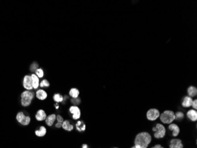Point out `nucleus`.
Returning <instances> with one entry per match:
<instances>
[{
    "mask_svg": "<svg viewBox=\"0 0 197 148\" xmlns=\"http://www.w3.org/2000/svg\"><path fill=\"white\" fill-rule=\"evenodd\" d=\"M152 141L151 136L147 132L138 134L135 140V146L137 148H147Z\"/></svg>",
    "mask_w": 197,
    "mask_h": 148,
    "instance_id": "obj_1",
    "label": "nucleus"
},
{
    "mask_svg": "<svg viewBox=\"0 0 197 148\" xmlns=\"http://www.w3.org/2000/svg\"><path fill=\"white\" fill-rule=\"evenodd\" d=\"M34 93L32 92L29 91H24L21 95V105L24 107L29 106L34 98Z\"/></svg>",
    "mask_w": 197,
    "mask_h": 148,
    "instance_id": "obj_2",
    "label": "nucleus"
},
{
    "mask_svg": "<svg viewBox=\"0 0 197 148\" xmlns=\"http://www.w3.org/2000/svg\"><path fill=\"white\" fill-rule=\"evenodd\" d=\"M160 119L162 122L165 124H171L175 119V115L172 111H165L160 115Z\"/></svg>",
    "mask_w": 197,
    "mask_h": 148,
    "instance_id": "obj_3",
    "label": "nucleus"
},
{
    "mask_svg": "<svg viewBox=\"0 0 197 148\" xmlns=\"http://www.w3.org/2000/svg\"><path fill=\"white\" fill-rule=\"evenodd\" d=\"M153 130L155 131L154 136L156 139L163 138L166 133V130L165 127L161 124H157L156 127L153 128Z\"/></svg>",
    "mask_w": 197,
    "mask_h": 148,
    "instance_id": "obj_4",
    "label": "nucleus"
},
{
    "mask_svg": "<svg viewBox=\"0 0 197 148\" xmlns=\"http://www.w3.org/2000/svg\"><path fill=\"white\" fill-rule=\"evenodd\" d=\"M16 119L20 124L24 126H27L30 123L31 119L29 116H26L23 112H19L16 116Z\"/></svg>",
    "mask_w": 197,
    "mask_h": 148,
    "instance_id": "obj_5",
    "label": "nucleus"
},
{
    "mask_svg": "<svg viewBox=\"0 0 197 148\" xmlns=\"http://www.w3.org/2000/svg\"><path fill=\"white\" fill-rule=\"evenodd\" d=\"M159 115H160V113L159 110L155 108L150 109V110L147 112V114H146L147 119L149 120H151V121L155 120L156 119H157L159 117Z\"/></svg>",
    "mask_w": 197,
    "mask_h": 148,
    "instance_id": "obj_6",
    "label": "nucleus"
},
{
    "mask_svg": "<svg viewBox=\"0 0 197 148\" xmlns=\"http://www.w3.org/2000/svg\"><path fill=\"white\" fill-rule=\"evenodd\" d=\"M23 86L25 89L28 90H31L33 88L32 86V79L31 76L30 75H26L24 78L23 80Z\"/></svg>",
    "mask_w": 197,
    "mask_h": 148,
    "instance_id": "obj_7",
    "label": "nucleus"
},
{
    "mask_svg": "<svg viewBox=\"0 0 197 148\" xmlns=\"http://www.w3.org/2000/svg\"><path fill=\"white\" fill-rule=\"evenodd\" d=\"M70 112L73 114V119L74 120H77L80 119L81 112L80 108L76 106H72L69 109Z\"/></svg>",
    "mask_w": 197,
    "mask_h": 148,
    "instance_id": "obj_8",
    "label": "nucleus"
},
{
    "mask_svg": "<svg viewBox=\"0 0 197 148\" xmlns=\"http://www.w3.org/2000/svg\"><path fill=\"white\" fill-rule=\"evenodd\" d=\"M170 148H183L184 146L182 142L179 139H172L170 142Z\"/></svg>",
    "mask_w": 197,
    "mask_h": 148,
    "instance_id": "obj_9",
    "label": "nucleus"
},
{
    "mask_svg": "<svg viewBox=\"0 0 197 148\" xmlns=\"http://www.w3.org/2000/svg\"><path fill=\"white\" fill-rule=\"evenodd\" d=\"M47 117V115L45 113V111L43 110H39L37 111V113L36 115V119L38 121H43L45 120Z\"/></svg>",
    "mask_w": 197,
    "mask_h": 148,
    "instance_id": "obj_10",
    "label": "nucleus"
},
{
    "mask_svg": "<svg viewBox=\"0 0 197 148\" xmlns=\"http://www.w3.org/2000/svg\"><path fill=\"white\" fill-rule=\"evenodd\" d=\"M169 129L173 131L172 135L173 136H177L180 132L179 127L175 124H170L169 126Z\"/></svg>",
    "mask_w": 197,
    "mask_h": 148,
    "instance_id": "obj_11",
    "label": "nucleus"
},
{
    "mask_svg": "<svg viewBox=\"0 0 197 148\" xmlns=\"http://www.w3.org/2000/svg\"><path fill=\"white\" fill-rule=\"evenodd\" d=\"M56 119V115L53 114L47 116L45 119V123L49 126H51Z\"/></svg>",
    "mask_w": 197,
    "mask_h": 148,
    "instance_id": "obj_12",
    "label": "nucleus"
},
{
    "mask_svg": "<svg viewBox=\"0 0 197 148\" xmlns=\"http://www.w3.org/2000/svg\"><path fill=\"white\" fill-rule=\"evenodd\" d=\"M36 97L39 100H44L47 98V94L44 90L40 89V90H38L36 92Z\"/></svg>",
    "mask_w": 197,
    "mask_h": 148,
    "instance_id": "obj_13",
    "label": "nucleus"
},
{
    "mask_svg": "<svg viewBox=\"0 0 197 148\" xmlns=\"http://www.w3.org/2000/svg\"><path fill=\"white\" fill-rule=\"evenodd\" d=\"M187 116L191 120L195 121L197 119V112L196 110H190V111H188Z\"/></svg>",
    "mask_w": 197,
    "mask_h": 148,
    "instance_id": "obj_14",
    "label": "nucleus"
},
{
    "mask_svg": "<svg viewBox=\"0 0 197 148\" xmlns=\"http://www.w3.org/2000/svg\"><path fill=\"white\" fill-rule=\"evenodd\" d=\"M31 79H32V86L34 89H37L39 86V79L36 74L31 75Z\"/></svg>",
    "mask_w": 197,
    "mask_h": 148,
    "instance_id": "obj_15",
    "label": "nucleus"
},
{
    "mask_svg": "<svg viewBox=\"0 0 197 148\" xmlns=\"http://www.w3.org/2000/svg\"><path fill=\"white\" fill-rule=\"evenodd\" d=\"M192 99L191 97L187 96L185 97L183 102V106L184 107H190L192 106Z\"/></svg>",
    "mask_w": 197,
    "mask_h": 148,
    "instance_id": "obj_16",
    "label": "nucleus"
},
{
    "mask_svg": "<svg viewBox=\"0 0 197 148\" xmlns=\"http://www.w3.org/2000/svg\"><path fill=\"white\" fill-rule=\"evenodd\" d=\"M62 127L63 128V129L69 131H72L73 129V126L70 123L69 120H65L63 122Z\"/></svg>",
    "mask_w": 197,
    "mask_h": 148,
    "instance_id": "obj_17",
    "label": "nucleus"
},
{
    "mask_svg": "<svg viewBox=\"0 0 197 148\" xmlns=\"http://www.w3.org/2000/svg\"><path fill=\"white\" fill-rule=\"evenodd\" d=\"M188 94L189 95V97H193L196 96L197 94V89L196 87L191 86L188 88Z\"/></svg>",
    "mask_w": 197,
    "mask_h": 148,
    "instance_id": "obj_18",
    "label": "nucleus"
},
{
    "mask_svg": "<svg viewBox=\"0 0 197 148\" xmlns=\"http://www.w3.org/2000/svg\"><path fill=\"white\" fill-rule=\"evenodd\" d=\"M76 129L79 131H84L86 129V125L83 121H78L76 124Z\"/></svg>",
    "mask_w": 197,
    "mask_h": 148,
    "instance_id": "obj_19",
    "label": "nucleus"
},
{
    "mask_svg": "<svg viewBox=\"0 0 197 148\" xmlns=\"http://www.w3.org/2000/svg\"><path fill=\"white\" fill-rule=\"evenodd\" d=\"M35 133L38 137H43L46 134V129L44 126H41L40 129L35 131Z\"/></svg>",
    "mask_w": 197,
    "mask_h": 148,
    "instance_id": "obj_20",
    "label": "nucleus"
},
{
    "mask_svg": "<svg viewBox=\"0 0 197 148\" xmlns=\"http://www.w3.org/2000/svg\"><path fill=\"white\" fill-rule=\"evenodd\" d=\"M69 94L73 98H77L78 95H79V91H78L77 88H72L69 92Z\"/></svg>",
    "mask_w": 197,
    "mask_h": 148,
    "instance_id": "obj_21",
    "label": "nucleus"
},
{
    "mask_svg": "<svg viewBox=\"0 0 197 148\" xmlns=\"http://www.w3.org/2000/svg\"><path fill=\"white\" fill-rule=\"evenodd\" d=\"M56 118H57V123L56 124V127L60 128V127H62L63 122L64 121L63 118L60 115H57V117H56Z\"/></svg>",
    "mask_w": 197,
    "mask_h": 148,
    "instance_id": "obj_22",
    "label": "nucleus"
},
{
    "mask_svg": "<svg viewBox=\"0 0 197 148\" xmlns=\"http://www.w3.org/2000/svg\"><path fill=\"white\" fill-rule=\"evenodd\" d=\"M53 100L56 101V103H60L62 102L63 100V97L59 94H56L53 96Z\"/></svg>",
    "mask_w": 197,
    "mask_h": 148,
    "instance_id": "obj_23",
    "label": "nucleus"
},
{
    "mask_svg": "<svg viewBox=\"0 0 197 148\" xmlns=\"http://www.w3.org/2000/svg\"><path fill=\"white\" fill-rule=\"evenodd\" d=\"M36 75L39 78H43V76H44V72L43 69L41 68L37 69L36 70Z\"/></svg>",
    "mask_w": 197,
    "mask_h": 148,
    "instance_id": "obj_24",
    "label": "nucleus"
},
{
    "mask_svg": "<svg viewBox=\"0 0 197 148\" xmlns=\"http://www.w3.org/2000/svg\"><path fill=\"white\" fill-rule=\"evenodd\" d=\"M40 87H42V88H43V87H48L50 86V83L47 80H43L40 82Z\"/></svg>",
    "mask_w": 197,
    "mask_h": 148,
    "instance_id": "obj_25",
    "label": "nucleus"
},
{
    "mask_svg": "<svg viewBox=\"0 0 197 148\" xmlns=\"http://www.w3.org/2000/svg\"><path fill=\"white\" fill-rule=\"evenodd\" d=\"M175 115V119L177 120H182L184 117V113L182 112H181V111L177 112Z\"/></svg>",
    "mask_w": 197,
    "mask_h": 148,
    "instance_id": "obj_26",
    "label": "nucleus"
},
{
    "mask_svg": "<svg viewBox=\"0 0 197 148\" xmlns=\"http://www.w3.org/2000/svg\"><path fill=\"white\" fill-rule=\"evenodd\" d=\"M71 101H72V103L75 105H77L80 103V100L79 99H78L77 98H73Z\"/></svg>",
    "mask_w": 197,
    "mask_h": 148,
    "instance_id": "obj_27",
    "label": "nucleus"
},
{
    "mask_svg": "<svg viewBox=\"0 0 197 148\" xmlns=\"http://www.w3.org/2000/svg\"><path fill=\"white\" fill-rule=\"evenodd\" d=\"M192 106L195 109H196L197 108V100H195L192 101Z\"/></svg>",
    "mask_w": 197,
    "mask_h": 148,
    "instance_id": "obj_28",
    "label": "nucleus"
},
{
    "mask_svg": "<svg viewBox=\"0 0 197 148\" xmlns=\"http://www.w3.org/2000/svg\"><path fill=\"white\" fill-rule=\"evenodd\" d=\"M151 148H164L163 147H162L161 145H156L155 146H154V147H151Z\"/></svg>",
    "mask_w": 197,
    "mask_h": 148,
    "instance_id": "obj_29",
    "label": "nucleus"
},
{
    "mask_svg": "<svg viewBox=\"0 0 197 148\" xmlns=\"http://www.w3.org/2000/svg\"><path fill=\"white\" fill-rule=\"evenodd\" d=\"M82 148H88V146L86 144H83L82 145Z\"/></svg>",
    "mask_w": 197,
    "mask_h": 148,
    "instance_id": "obj_30",
    "label": "nucleus"
},
{
    "mask_svg": "<svg viewBox=\"0 0 197 148\" xmlns=\"http://www.w3.org/2000/svg\"><path fill=\"white\" fill-rule=\"evenodd\" d=\"M56 108H59V105H58V104H56Z\"/></svg>",
    "mask_w": 197,
    "mask_h": 148,
    "instance_id": "obj_31",
    "label": "nucleus"
},
{
    "mask_svg": "<svg viewBox=\"0 0 197 148\" xmlns=\"http://www.w3.org/2000/svg\"><path fill=\"white\" fill-rule=\"evenodd\" d=\"M131 148H137V147H136L135 146H133V147H132Z\"/></svg>",
    "mask_w": 197,
    "mask_h": 148,
    "instance_id": "obj_32",
    "label": "nucleus"
},
{
    "mask_svg": "<svg viewBox=\"0 0 197 148\" xmlns=\"http://www.w3.org/2000/svg\"></svg>",
    "mask_w": 197,
    "mask_h": 148,
    "instance_id": "obj_33",
    "label": "nucleus"
}]
</instances>
